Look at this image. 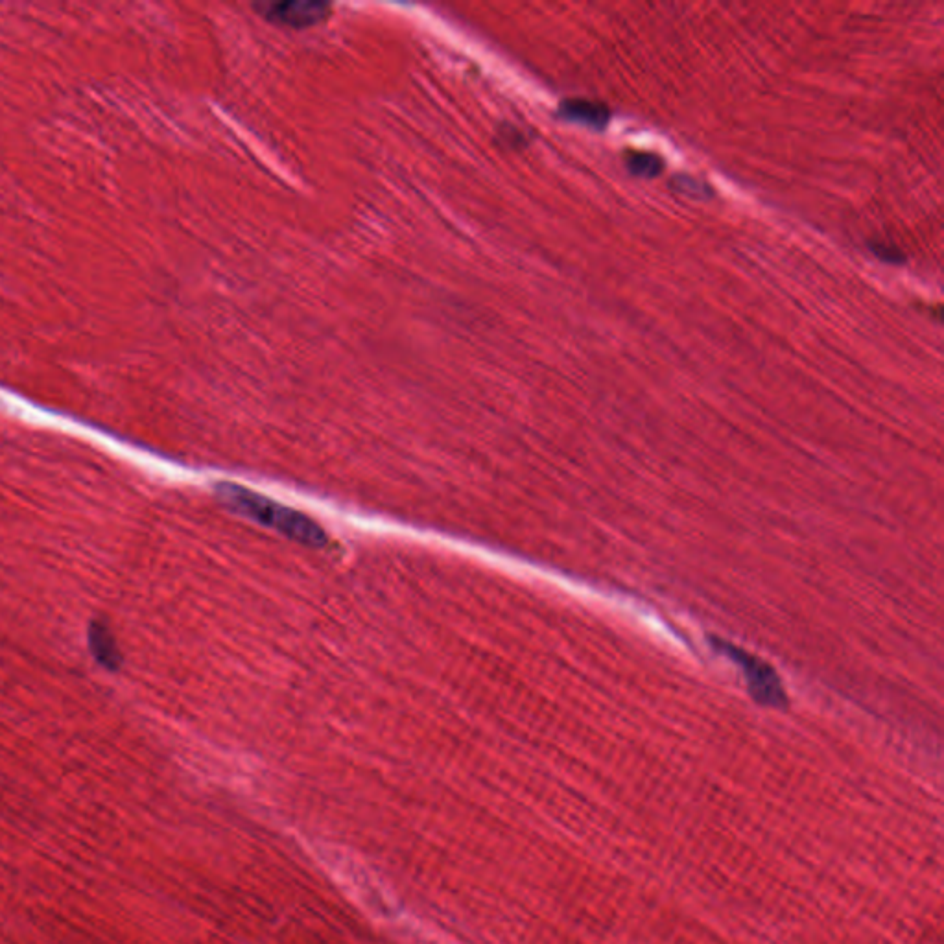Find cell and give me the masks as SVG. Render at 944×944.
I'll list each match as a JSON object with an SVG mask.
<instances>
[{"label":"cell","mask_w":944,"mask_h":944,"mask_svg":"<svg viewBox=\"0 0 944 944\" xmlns=\"http://www.w3.org/2000/svg\"><path fill=\"white\" fill-rule=\"evenodd\" d=\"M216 496L224 504L225 508L231 509L233 513H238L249 520H255L266 528L283 533L290 537L292 541L319 548L327 544V533L319 526L318 522L307 517L305 513L297 509L286 508L283 504L275 502L268 496L257 495L249 491L246 487H240L235 484L216 485Z\"/></svg>","instance_id":"obj_1"},{"label":"cell","mask_w":944,"mask_h":944,"mask_svg":"<svg viewBox=\"0 0 944 944\" xmlns=\"http://www.w3.org/2000/svg\"><path fill=\"white\" fill-rule=\"evenodd\" d=\"M721 651L725 649L731 659L740 662V666L745 670V677L749 681V690L758 703L767 705V707H784L786 705V694L782 690L777 673L773 672L766 662L758 661L756 657H751L744 653L742 649L732 648L729 644L720 642Z\"/></svg>","instance_id":"obj_2"},{"label":"cell","mask_w":944,"mask_h":944,"mask_svg":"<svg viewBox=\"0 0 944 944\" xmlns=\"http://www.w3.org/2000/svg\"><path fill=\"white\" fill-rule=\"evenodd\" d=\"M257 10L272 23L305 28L323 21L331 8L323 2H277L257 6Z\"/></svg>","instance_id":"obj_3"},{"label":"cell","mask_w":944,"mask_h":944,"mask_svg":"<svg viewBox=\"0 0 944 944\" xmlns=\"http://www.w3.org/2000/svg\"><path fill=\"white\" fill-rule=\"evenodd\" d=\"M626 165L629 172L637 177H657L664 170L661 157L648 152H629Z\"/></svg>","instance_id":"obj_6"},{"label":"cell","mask_w":944,"mask_h":944,"mask_svg":"<svg viewBox=\"0 0 944 944\" xmlns=\"http://www.w3.org/2000/svg\"><path fill=\"white\" fill-rule=\"evenodd\" d=\"M869 248H871V251H873L878 259L882 260V262H887V264H902V262H906L904 253H902L900 249L893 248V246L873 242Z\"/></svg>","instance_id":"obj_8"},{"label":"cell","mask_w":944,"mask_h":944,"mask_svg":"<svg viewBox=\"0 0 944 944\" xmlns=\"http://www.w3.org/2000/svg\"><path fill=\"white\" fill-rule=\"evenodd\" d=\"M559 117L568 122H578L592 130H603L609 124L611 111L605 104L590 100H567L559 107Z\"/></svg>","instance_id":"obj_4"},{"label":"cell","mask_w":944,"mask_h":944,"mask_svg":"<svg viewBox=\"0 0 944 944\" xmlns=\"http://www.w3.org/2000/svg\"><path fill=\"white\" fill-rule=\"evenodd\" d=\"M89 644H91V651H93L96 661L100 662L102 666H106L107 670H111V672L118 670L120 651H118L113 633L109 631V627L104 622H93L91 624V627H89Z\"/></svg>","instance_id":"obj_5"},{"label":"cell","mask_w":944,"mask_h":944,"mask_svg":"<svg viewBox=\"0 0 944 944\" xmlns=\"http://www.w3.org/2000/svg\"><path fill=\"white\" fill-rule=\"evenodd\" d=\"M675 192L683 194L686 198L690 200H708L714 196V192L710 189V185L705 183L703 179L699 177L692 176H675L670 183Z\"/></svg>","instance_id":"obj_7"}]
</instances>
